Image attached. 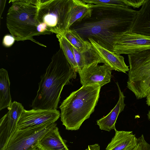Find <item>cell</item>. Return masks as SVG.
Returning <instances> with one entry per match:
<instances>
[{"mask_svg": "<svg viewBox=\"0 0 150 150\" xmlns=\"http://www.w3.org/2000/svg\"><path fill=\"white\" fill-rule=\"evenodd\" d=\"M91 4L90 16L70 28L85 41L91 39L113 52L117 36L129 30L138 11L124 6Z\"/></svg>", "mask_w": 150, "mask_h": 150, "instance_id": "1", "label": "cell"}, {"mask_svg": "<svg viewBox=\"0 0 150 150\" xmlns=\"http://www.w3.org/2000/svg\"><path fill=\"white\" fill-rule=\"evenodd\" d=\"M76 76L60 48L53 55L45 73L41 77L37 94L31 105L32 109L57 110L64 86Z\"/></svg>", "mask_w": 150, "mask_h": 150, "instance_id": "2", "label": "cell"}, {"mask_svg": "<svg viewBox=\"0 0 150 150\" xmlns=\"http://www.w3.org/2000/svg\"><path fill=\"white\" fill-rule=\"evenodd\" d=\"M101 88L98 85L82 86L63 100L59 108L61 120L67 130L79 129L90 117L98 101Z\"/></svg>", "mask_w": 150, "mask_h": 150, "instance_id": "3", "label": "cell"}, {"mask_svg": "<svg viewBox=\"0 0 150 150\" xmlns=\"http://www.w3.org/2000/svg\"><path fill=\"white\" fill-rule=\"evenodd\" d=\"M10 2L11 5L7 14L6 25L15 40H30L45 46L33 38L40 35L37 19L39 0H13Z\"/></svg>", "mask_w": 150, "mask_h": 150, "instance_id": "4", "label": "cell"}, {"mask_svg": "<svg viewBox=\"0 0 150 150\" xmlns=\"http://www.w3.org/2000/svg\"><path fill=\"white\" fill-rule=\"evenodd\" d=\"M71 0H39L37 30L40 35H61L67 28Z\"/></svg>", "mask_w": 150, "mask_h": 150, "instance_id": "5", "label": "cell"}, {"mask_svg": "<svg viewBox=\"0 0 150 150\" xmlns=\"http://www.w3.org/2000/svg\"><path fill=\"white\" fill-rule=\"evenodd\" d=\"M127 87L137 99L146 97L150 90V50L128 55Z\"/></svg>", "mask_w": 150, "mask_h": 150, "instance_id": "6", "label": "cell"}, {"mask_svg": "<svg viewBox=\"0 0 150 150\" xmlns=\"http://www.w3.org/2000/svg\"><path fill=\"white\" fill-rule=\"evenodd\" d=\"M57 125L54 123L28 129H17L0 150H35L44 135Z\"/></svg>", "mask_w": 150, "mask_h": 150, "instance_id": "7", "label": "cell"}, {"mask_svg": "<svg viewBox=\"0 0 150 150\" xmlns=\"http://www.w3.org/2000/svg\"><path fill=\"white\" fill-rule=\"evenodd\" d=\"M148 50H150V36L128 30L118 35L113 52L128 55Z\"/></svg>", "mask_w": 150, "mask_h": 150, "instance_id": "8", "label": "cell"}, {"mask_svg": "<svg viewBox=\"0 0 150 150\" xmlns=\"http://www.w3.org/2000/svg\"><path fill=\"white\" fill-rule=\"evenodd\" d=\"M57 110L23 109L17 122V129H28L43 125L55 123L60 116Z\"/></svg>", "mask_w": 150, "mask_h": 150, "instance_id": "9", "label": "cell"}, {"mask_svg": "<svg viewBox=\"0 0 150 150\" xmlns=\"http://www.w3.org/2000/svg\"><path fill=\"white\" fill-rule=\"evenodd\" d=\"M8 109V111L0 120V149L17 130L18 121L24 108L21 103L14 101Z\"/></svg>", "mask_w": 150, "mask_h": 150, "instance_id": "10", "label": "cell"}, {"mask_svg": "<svg viewBox=\"0 0 150 150\" xmlns=\"http://www.w3.org/2000/svg\"><path fill=\"white\" fill-rule=\"evenodd\" d=\"M112 69L104 64L95 63L83 69L79 74L82 86L98 85L101 87L110 81Z\"/></svg>", "mask_w": 150, "mask_h": 150, "instance_id": "11", "label": "cell"}, {"mask_svg": "<svg viewBox=\"0 0 150 150\" xmlns=\"http://www.w3.org/2000/svg\"><path fill=\"white\" fill-rule=\"evenodd\" d=\"M94 49L112 70L126 73L129 70V66L125 64L124 58L121 55L116 54L102 47L93 40L88 39Z\"/></svg>", "mask_w": 150, "mask_h": 150, "instance_id": "12", "label": "cell"}, {"mask_svg": "<svg viewBox=\"0 0 150 150\" xmlns=\"http://www.w3.org/2000/svg\"><path fill=\"white\" fill-rule=\"evenodd\" d=\"M129 30L150 36V0H147L138 11Z\"/></svg>", "mask_w": 150, "mask_h": 150, "instance_id": "13", "label": "cell"}, {"mask_svg": "<svg viewBox=\"0 0 150 150\" xmlns=\"http://www.w3.org/2000/svg\"><path fill=\"white\" fill-rule=\"evenodd\" d=\"M116 84L119 91L118 100L115 106L108 114L97 121V124L101 130L108 132L112 129L116 130L115 124L117 117L124 110L126 105L124 103L125 96L123 92L121 91L118 82Z\"/></svg>", "mask_w": 150, "mask_h": 150, "instance_id": "14", "label": "cell"}, {"mask_svg": "<svg viewBox=\"0 0 150 150\" xmlns=\"http://www.w3.org/2000/svg\"><path fill=\"white\" fill-rule=\"evenodd\" d=\"M115 131V134L105 150H132L137 146L138 139L132 131Z\"/></svg>", "mask_w": 150, "mask_h": 150, "instance_id": "15", "label": "cell"}, {"mask_svg": "<svg viewBox=\"0 0 150 150\" xmlns=\"http://www.w3.org/2000/svg\"><path fill=\"white\" fill-rule=\"evenodd\" d=\"M91 13V4H86L82 0H71L67 20V30L74 23L89 17Z\"/></svg>", "mask_w": 150, "mask_h": 150, "instance_id": "16", "label": "cell"}, {"mask_svg": "<svg viewBox=\"0 0 150 150\" xmlns=\"http://www.w3.org/2000/svg\"><path fill=\"white\" fill-rule=\"evenodd\" d=\"M38 147L43 150H69L57 125L44 135L39 142Z\"/></svg>", "mask_w": 150, "mask_h": 150, "instance_id": "17", "label": "cell"}, {"mask_svg": "<svg viewBox=\"0 0 150 150\" xmlns=\"http://www.w3.org/2000/svg\"><path fill=\"white\" fill-rule=\"evenodd\" d=\"M72 49L79 74L84 68L94 64L101 63L105 64L103 60L93 47L80 51L73 47Z\"/></svg>", "mask_w": 150, "mask_h": 150, "instance_id": "18", "label": "cell"}, {"mask_svg": "<svg viewBox=\"0 0 150 150\" xmlns=\"http://www.w3.org/2000/svg\"><path fill=\"white\" fill-rule=\"evenodd\" d=\"M10 82L7 71L0 69V110L11 105L12 99L10 92Z\"/></svg>", "mask_w": 150, "mask_h": 150, "instance_id": "19", "label": "cell"}, {"mask_svg": "<svg viewBox=\"0 0 150 150\" xmlns=\"http://www.w3.org/2000/svg\"><path fill=\"white\" fill-rule=\"evenodd\" d=\"M56 37L59 42L61 48L73 71L78 72L77 65L75 59L72 45L62 35L57 34Z\"/></svg>", "mask_w": 150, "mask_h": 150, "instance_id": "20", "label": "cell"}, {"mask_svg": "<svg viewBox=\"0 0 150 150\" xmlns=\"http://www.w3.org/2000/svg\"><path fill=\"white\" fill-rule=\"evenodd\" d=\"M61 35L73 47L79 51H84L92 46L90 42L84 40L76 32L70 29L66 30Z\"/></svg>", "mask_w": 150, "mask_h": 150, "instance_id": "21", "label": "cell"}, {"mask_svg": "<svg viewBox=\"0 0 150 150\" xmlns=\"http://www.w3.org/2000/svg\"><path fill=\"white\" fill-rule=\"evenodd\" d=\"M85 3L94 5L124 6V0H82Z\"/></svg>", "mask_w": 150, "mask_h": 150, "instance_id": "22", "label": "cell"}, {"mask_svg": "<svg viewBox=\"0 0 150 150\" xmlns=\"http://www.w3.org/2000/svg\"><path fill=\"white\" fill-rule=\"evenodd\" d=\"M147 0H124L125 5L128 7L134 8H139Z\"/></svg>", "mask_w": 150, "mask_h": 150, "instance_id": "23", "label": "cell"}, {"mask_svg": "<svg viewBox=\"0 0 150 150\" xmlns=\"http://www.w3.org/2000/svg\"><path fill=\"white\" fill-rule=\"evenodd\" d=\"M15 40L14 38L11 35H7L3 38V44L6 47H9L13 45Z\"/></svg>", "mask_w": 150, "mask_h": 150, "instance_id": "24", "label": "cell"}, {"mask_svg": "<svg viewBox=\"0 0 150 150\" xmlns=\"http://www.w3.org/2000/svg\"><path fill=\"white\" fill-rule=\"evenodd\" d=\"M85 150H100V146L97 144L89 145L88 148Z\"/></svg>", "mask_w": 150, "mask_h": 150, "instance_id": "25", "label": "cell"}, {"mask_svg": "<svg viewBox=\"0 0 150 150\" xmlns=\"http://www.w3.org/2000/svg\"><path fill=\"white\" fill-rule=\"evenodd\" d=\"M6 0H0V17H1L2 14L4 10L5 6L6 3Z\"/></svg>", "mask_w": 150, "mask_h": 150, "instance_id": "26", "label": "cell"}, {"mask_svg": "<svg viewBox=\"0 0 150 150\" xmlns=\"http://www.w3.org/2000/svg\"><path fill=\"white\" fill-rule=\"evenodd\" d=\"M146 103L149 106H150V90L148 95L146 97Z\"/></svg>", "mask_w": 150, "mask_h": 150, "instance_id": "27", "label": "cell"}, {"mask_svg": "<svg viewBox=\"0 0 150 150\" xmlns=\"http://www.w3.org/2000/svg\"><path fill=\"white\" fill-rule=\"evenodd\" d=\"M148 118L150 121V110L149 111L148 114H147Z\"/></svg>", "mask_w": 150, "mask_h": 150, "instance_id": "28", "label": "cell"}, {"mask_svg": "<svg viewBox=\"0 0 150 150\" xmlns=\"http://www.w3.org/2000/svg\"><path fill=\"white\" fill-rule=\"evenodd\" d=\"M35 150H43L42 149H41L38 147L37 148H36Z\"/></svg>", "mask_w": 150, "mask_h": 150, "instance_id": "29", "label": "cell"}]
</instances>
